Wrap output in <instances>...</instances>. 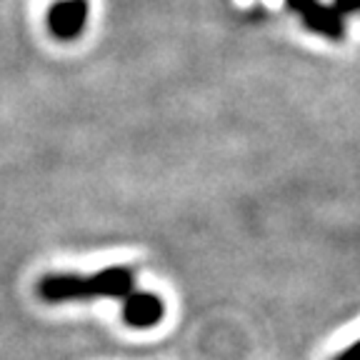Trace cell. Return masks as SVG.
<instances>
[{"label": "cell", "instance_id": "obj_1", "mask_svg": "<svg viewBox=\"0 0 360 360\" xmlns=\"http://www.w3.org/2000/svg\"><path fill=\"white\" fill-rule=\"evenodd\" d=\"M133 270L125 265L98 270L93 276H75V273H56L45 276L38 283V295L45 303L60 300H88V298H125L133 292Z\"/></svg>", "mask_w": 360, "mask_h": 360}, {"label": "cell", "instance_id": "obj_2", "mask_svg": "<svg viewBox=\"0 0 360 360\" xmlns=\"http://www.w3.org/2000/svg\"><path fill=\"white\" fill-rule=\"evenodd\" d=\"M88 0H56L48 8V30L63 43H70L83 35L88 25Z\"/></svg>", "mask_w": 360, "mask_h": 360}, {"label": "cell", "instance_id": "obj_3", "mask_svg": "<svg viewBox=\"0 0 360 360\" xmlns=\"http://www.w3.org/2000/svg\"><path fill=\"white\" fill-rule=\"evenodd\" d=\"M165 303L155 292H128L123 298V321L125 326L148 330L163 321Z\"/></svg>", "mask_w": 360, "mask_h": 360}, {"label": "cell", "instance_id": "obj_4", "mask_svg": "<svg viewBox=\"0 0 360 360\" xmlns=\"http://www.w3.org/2000/svg\"><path fill=\"white\" fill-rule=\"evenodd\" d=\"M333 360H360V340H355L353 345H348L345 350H340Z\"/></svg>", "mask_w": 360, "mask_h": 360}, {"label": "cell", "instance_id": "obj_5", "mask_svg": "<svg viewBox=\"0 0 360 360\" xmlns=\"http://www.w3.org/2000/svg\"><path fill=\"white\" fill-rule=\"evenodd\" d=\"M338 8H340L343 13L360 11V0H338Z\"/></svg>", "mask_w": 360, "mask_h": 360}]
</instances>
